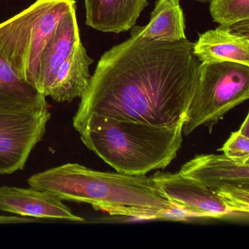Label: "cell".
<instances>
[{
  "label": "cell",
  "instance_id": "2",
  "mask_svg": "<svg viewBox=\"0 0 249 249\" xmlns=\"http://www.w3.org/2000/svg\"><path fill=\"white\" fill-rule=\"evenodd\" d=\"M28 183L62 200L89 204L111 215L138 218L178 216V208L160 193L151 176L145 175L97 171L68 163L33 175Z\"/></svg>",
  "mask_w": 249,
  "mask_h": 249
},
{
  "label": "cell",
  "instance_id": "16",
  "mask_svg": "<svg viewBox=\"0 0 249 249\" xmlns=\"http://www.w3.org/2000/svg\"><path fill=\"white\" fill-rule=\"evenodd\" d=\"M210 12L220 25H233L249 19V0H211Z\"/></svg>",
  "mask_w": 249,
  "mask_h": 249
},
{
  "label": "cell",
  "instance_id": "13",
  "mask_svg": "<svg viewBox=\"0 0 249 249\" xmlns=\"http://www.w3.org/2000/svg\"><path fill=\"white\" fill-rule=\"evenodd\" d=\"M93 62L81 42L59 68L48 97L57 103L81 98L91 80L89 68Z\"/></svg>",
  "mask_w": 249,
  "mask_h": 249
},
{
  "label": "cell",
  "instance_id": "19",
  "mask_svg": "<svg viewBox=\"0 0 249 249\" xmlns=\"http://www.w3.org/2000/svg\"><path fill=\"white\" fill-rule=\"evenodd\" d=\"M196 2H202V3H207V2H211V0H194Z\"/></svg>",
  "mask_w": 249,
  "mask_h": 249
},
{
  "label": "cell",
  "instance_id": "1",
  "mask_svg": "<svg viewBox=\"0 0 249 249\" xmlns=\"http://www.w3.org/2000/svg\"><path fill=\"white\" fill-rule=\"evenodd\" d=\"M194 43L131 37L100 58L73 118L93 116L161 127L183 126L199 76Z\"/></svg>",
  "mask_w": 249,
  "mask_h": 249
},
{
  "label": "cell",
  "instance_id": "8",
  "mask_svg": "<svg viewBox=\"0 0 249 249\" xmlns=\"http://www.w3.org/2000/svg\"><path fill=\"white\" fill-rule=\"evenodd\" d=\"M151 178L160 193L189 215L221 218L234 213L221 198L180 172L158 171Z\"/></svg>",
  "mask_w": 249,
  "mask_h": 249
},
{
  "label": "cell",
  "instance_id": "9",
  "mask_svg": "<svg viewBox=\"0 0 249 249\" xmlns=\"http://www.w3.org/2000/svg\"><path fill=\"white\" fill-rule=\"evenodd\" d=\"M193 53L201 63L231 62L249 66V20L199 35Z\"/></svg>",
  "mask_w": 249,
  "mask_h": 249
},
{
  "label": "cell",
  "instance_id": "6",
  "mask_svg": "<svg viewBox=\"0 0 249 249\" xmlns=\"http://www.w3.org/2000/svg\"><path fill=\"white\" fill-rule=\"evenodd\" d=\"M179 172L221 198L234 213L249 215V163L235 162L224 154H200Z\"/></svg>",
  "mask_w": 249,
  "mask_h": 249
},
{
  "label": "cell",
  "instance_id": "10",
  "mask_svg": "<svg viewBox=\"0 0 249 249\" xmlns=\"http://www.w3.org/2000/svg\"><path fill=\"white\" fill-rule=\"evenodd\" d=\"M0 211L35 218L84 221V218L74 214L62 199L33 187L0 186Z\"/></svg>",
  "mask_w": 249,
  "mask_h": 249
},
{
  "label": "cell",
  "instance_id": "5",
  "mask_svg": "<svg viewBox=\"0 0 249 249\" xmlns=\"http://www.w3.org/2000/svg\"><path fill=\"white\" fill-rule=\"evenodd\" d=\"M249 97V66L224 62L200 63L193 98L182 126L188 136L199 126L210 132L226 114Z\"/></svg>",
  "mask_w": 249,
  "mask_h": 249
},
{
  "label": "cell",
  "instance_id": "11",
  "mask_svg": "<svg viewBox=\"0 0 249 249\" xmlns=\"http://www.w3.org/2000/svg\"><path fill=\"white\" fill-rule=\"evenodd\" d=\"M81 42L76 8H74L59 21L42 53L37 90L45 97H48L59 68Z\"/></svg>",
  "mask_w": 249,
  "mask_h": 249
},
{
  "label": "cell",
  "instance_id": "17",
  "mask_svg": "<svg viewBox=\"0 0 249 249\" xmlns=\"http://www.w3.org/2000/svg\"><path fill=\"white\" fill-rule=\"evenodd\" d=\"M221 151L230 160L240 164L249 163V115L240 129L231 134Z\"/></svg>",
  "mask_w": 249,
  "mask_h": 249
},
{
  "label": "cell",
  "instance_id": "12",
  "mask_svg": "<svg viewBox=\"0 0 249 249\" xmlns=\"http://www.w3.org/2000/svg\"><path fill=\"white\" fill-rule=\"evenodd\" d=\"M86 24L103 33L119 34L136 24L148 0H84Z\"/></svg>",
  "mask_w": 249,
  "mask_h": 249
},
{
  "label": "cell",
  "instance_id": "18",
  "mask_svg": "<svg viewBox=\"0 0 249 249\" xmlns=\"http://www.w3.org/2000/svg\"><path fill=\"white\" fill-rule=\"evenodd\" d=\"M19 221L20 218H16V217H0V221Z\"/></svg>",
  "mask_w": 249,
  "mask_h": 249
},
{
  "label": "cell",
  "instance_id": "7",
  "mask_svg": "<svg viewBox=\"0 0 249 249\" xmlns=\"http://www.w3.org/2000/svg\"><path fill=\"white\" fill-rule=\"evenodd\" d=\"M51 118L42 111H14L0 109V174L23 170L37 143L43 139Z\"/></svg>",
  "mask_w": 249,
  "mask_h": 249
},
{
  "label": "cell",
  "instance_id": "4",
  "mask_svg": "<svg viewBox=\"0 0 249 249\" xmlns=\"http://www.w3.org/2000/svg\"><path fill=\"white\" fill-rule=\"evenodd\" d=\"M74 8L75 0H37L0 24V56L36 89L43 50L59 21Z\"/></svg>",
  "mask_w": 249,
  "mask_h": 249
},
{
  "label": "cell",
  "instance_id": "14",
  "mask_svg": "<svg viewBox=\"0 0 249 249\" xmlns=\"http://www.w3.org/2000/svg\"><path fill=\"white\" fill-rule=\"evenodd\" d=\"M0 109L37 112L49 109L46 97L0 56Z\"/></svg>",
  "mask_w": 249,
  "mask_h": 249
},
{
  "label": "cell",
  "instance_id": "15",
  "mask_svg": "<svg viewBox=\"0 0 249 249\" xmlns=\"http://www.w3.org/2000/svg\"><path fill=\"white\" fill-rule=\"evenodd\" d=\"M185 21L180 0H158L145 27L131 30L149 40L174 42L186 39Z\"/></svg>",
  "mask_w": 249,
  "mask_h": 249
},
{
  "label": "cell",
  "instance_id": "3",
  "mask_svg": "<svg viewBox=\"0 0 249 249\" xmlns=\"http://www.w3.org/2000/svg\"><path fill=\"white\" fill-rule=\"evenodd\" d=\"M77 131L89 149L117 173L129 176L166 168L183 142L182 126L161 127L103 116H91Z\"/></svg>",
  "mask_w": 249,
  "mask_h": 249
}]
</instances>
